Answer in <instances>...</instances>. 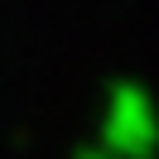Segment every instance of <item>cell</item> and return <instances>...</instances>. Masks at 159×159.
Listing matches in <instances>:
<instances>
[{"label": "cell", "instance_id": "1", "mask_svg": "<svg viewBox=\"0 0 159 159\" xmlns=\"http://www.w3.org/2000/svg\"><path fill=\"white\" fill-rule=\"evenodd\" d=\"M101 145L116 159H159V106L145 82L116 77L101 106Z\"/></svg>", "mask_w": 159, "mask_h": 159}, {"label": "cell", "instance_id": "2", "mask_svg": "<svg viewBox=\"0 0 159 159\" xmlns=\"http://www.w3.org/2000/svg\"><path fill=\"white\" fill-rule=\"evenodd\" d=\"M72 159H116V154L97 140V145H77V154H72Z\"/></svg>", "mask_w": 159, "mask_h": 159}]
</instances>
